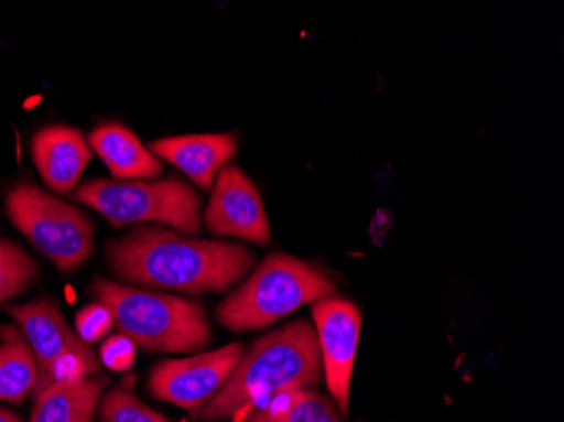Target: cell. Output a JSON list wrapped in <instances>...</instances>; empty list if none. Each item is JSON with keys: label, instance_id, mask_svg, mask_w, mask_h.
Returning <instances> with one entry per match:
<instances>
[{"label": "cell", "instance_id": "1", "mask_svg": "<svg viewBox=\"0 0 564 422\" xmlns=\"http://www.w3.org/2000/svg\"><path fill=\"white\" fill-rule=\"evenodd\" d=\"M122 281L199 296L225 293L242 281L253 253L239 244L196 240L160 227H139L107 247Z\"/></svg>", "mask_w": 564, "mask_h": 422}, {"label": "cell", "instance_id": "2", "mask_svg": "<svg viewBox=\"0 0 564 422\" xmlns=\"http://www.w3.org/2000/svg\"><path fill=\"white\" fill-rule=\"evenodd\" d=\"M322 355L315 326L297 320L269 333L243 351L232 376L210 401L192 411L193 421H225L275 393L307 389L319 382Z\"/></svg>", "mask_w": 564, "mask_h": 422}, {"label": "cell", "instance_id": "3", "mask_svg": "<svg viewBox=\"0 0 564 422\" xmlns=\"http://www.w3.org/2000/svg\"><path fill=\"white\" fill-rule=\"evenodd\" d=\"M91 289L97 303L109 307L113 325L131 338L135 347L164 354H189L212 342L207 310L198 301L101 278L94 281Z\"/></svg>", "mask_w": 564, "mask_h": 422}, {"label": "cell", "instance_id": "4", "mask_svg": "<svg viewBox=\"0 0 564 422\" xmlns=\"http://www.w3.org/2000/svg\"><path fill=\"white\" fill-rule=\"evenodd\" d=\"M335 294L337 285L322 269L288 253H271L218 306L217 320L230 332H252Z\"/></svg>", "mask_w": 564, "mask_h": 422}, {"label": "cell", "instance_id": "5", "mask_svg": "<svg viewBox=\"0 0 564 422\" xmlns=\"http://www.w3.org/2000/svg\"><path fill=\"white\" fill-rule=\"evenodd\" d=\"M73 199L90 206L113 227L160 221L174 230H202V202L195 190L177 177L158 181L90 180Z\"/></svg>", "mask_w": 564, "mask_h": 422}, {"label": "cell", "instance_id": "6", "mask_svg": "<svg viewBox=\"0 0 564 422\" xmlns=\"http://www.w3.org/2000/svg\"><path fill=\"white\" fill-rule=\"evenodd\" d=\"M9 220L62 272L75 271L94 249V227L84 209L33 183H18L6 196Z\"/></svg>", "mask_w": 564, "mask_h": 422}, {"label": "cell", "instance_id": "7", "mask_svg": "<svg viewBox=\"0 0 564 422\" xmlns=\"http://www.w3.org/2000/svg\"><path fill=\"white\" fill-rule=\"evenodd\" d=\"M242 355V345L230 343L196 357L161 361L152 368L148 390L152 398L196 411L225 386Z\"/></svg>", "mask_w": 564, "mask_h": 422}, {"label": "cell", "instance_id": "8", "mask_svg": "<svg viewBox=\"0 0 564 422\" xmlns=\"http://www.w3.org/2000/svg\"><path fill=\"white\" fill-rule=\"evenodd\" d=\"M312 314L326 387L340 414L347 415L362 314L351 301L337 296L313 304Z\"/></svg>", "mask_w": 564, "mask_h": 422}, {"label": "cell", "instance_id": "9", "mask_svg": "<svg viewBox=\"0 0 564 422\" xmlns=\"http://www.w3.org/2000/svg\"><path fill=\"white\" fill-rule=\"evenodd\" d=\"M205 225L218 237H237L268 246L271 227L259 190L237 166H225L214 183Z\"/></svg>", "mask_w": 564, "mask_h": 422}, {"label": "cell", "instance_id": "10", "mask_svg": "<svg viewBox=\"0 0 564 422\" xmlns=\"http://www.w3.org/2000/svg\"><path fill=\"white\" fill-rule=\"evenodd\" d=\"M6 311L18 322L37 361V377L69 355L98 361L87 343L69 328L58 304L40 297L28 304H8Z\"/></svg>", "mask_w": 564, "mask_h": 422}, {"label": "cell", "instance_id": "11", "mask_svg": "<svg viewBox=\"0 0 564 422\" xmlns=\"http://www.w3.org/2000/svg\"><path fill=\"white\" fill-rule=\"evenodd\" d=\"M31 148L44 183L62 195L75 188L91 160L90 145L75 127H44L34 134Z\"/></svg>", "mask_w": 564, "mask_h": 422}, {"label": "cell", "instance_id": "12", "mask_svg": "<svg viewBox=\"0 0 564 422\" xmlns=\"http://www.w3.org/2000/svg\"><path fill=\"white\" fill-rule=\"evenodd\" d=\"M149 151L158 160L183 171L196 186L210 190L215 177L237 152V138L234 134L177 136L151 142Z\"/></svg>", "mask_w": 564, "mask_h": 422}, {"label": "cell", "instance_id": "13", "mask_svg": "<svg viewBox=\"0 0 564 422\" xmlns=\"http://www.w3.org/2000/svg\"><path fill=\"white\" fill-rule=\"evenodd\" d=\"M87 142L109 166L113 180L145 181L163 173V164L156 155L142 145L131 129L120 123L97 127Z\"/></svg>", "mask_w": 564, "mask_h": 422}, {"label": "cell", "instance_id": "14", "mask_svg": "<svg viewBox=\"0 0 564 422\" xmlns=\"http://www.w3.org/2000/svg\"><path fill=\"white\" fill-rule=\"evenodd\" d=\"M107 383L104 376L51 383L34 393L30 422H94Z\"/></svg>", "mask_w": 564, "mask_h": 422}, {"label": "cell", "instance_id": "15", "mask_svg": "<svg viewBox=\"0 0 564 422\" xmlns=\"http://www.w3.org/2000/svg\"><path fill=\"white\" fill-rule=\"evenodd\" d=\"M37 383V361L24 333L0 325V401L22 404Z\"/></svg>", "mask_w": 564, "mask_h": 422}, {"label": "cell", "instance_id": "16", "mask_svg": "<svg viewBox=\"0 0 564 422\" xmlns=\"http://www.w3.org/2000/svg\"><path fill=\"white\" fill-rule=\"evenodd\" d=\"M247 422H344V419L328 398L307 387L275 393L259 404Z\"/></svg>", "mask_w": 564, "mask_h": 422}, {"label": "cell", "instance_id": "17", "mask_svg": "<svg viewBox=\"0 0 564 422\" xmlns=\"http://www.w3.org/2000/svg\"><path fill=\"white\" fill-rule=\"evenodd\" d=\"M40 274L36 260L18 244L0 239V304L24 293Z\"/></svg>", "mask_w": 564, "mask_h": 422}, {"label": "cell", "instance_id": "18", "mask_svg": "<svg viewBox=\"0 0 564 422\" xmlns=\"http://www.w3.org/2000/svg\"><path fill=\"white\" fill-rule=\"evenodd\" d=\"M100 418L101 422H171L167 415L148 408L123 387L101 396Z\"/></svg>", "mask_w": 564, "mask_h": 422}, {"label": "cell", "instance_id": "19", "mask_svg": "<svg viewBox=\"0 0 564 422\" xmlns=\"http://www.w3.org/2000/svg\"><path fill=\"white\" fill-rule=\"evenodd\" d=\"M75 325L78 338L90 347L91 343H97L109 335L113 326L112 313L101 303L88 304L76 314Z\"/></svg>", "mask_w": 564, "mask_h": 422}, {"label": "cell", "instance_id": "20", "mask_svg": "<svg viewBox=\"0 0 564 422\" xmlns=\"http://www.w3.org/2000/svg\"><path fill=\"white\" fill-rule=\"evenodd\" d=\"M100 360L112 372L131 370L135 361V343L122 333L110 336L101 343Z\"/></svg>", "mask_w": 564, "mask_h": 422}, {"label": "cell", "instance_id": "21", "mask_svg": "<svg viewBox=\"0 0 564 422\" xmlns=\"http://www.w3.org/2000/svg\"><path fill=\"white\" fill-rule=\"evenodd\" d=\"M0 422H21V418L9 409L0 408Z\"/></svg>", "mask_w": 564, "mask_h": 422}]
</instances>
